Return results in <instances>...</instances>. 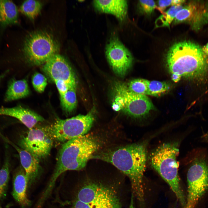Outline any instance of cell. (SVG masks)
I'll list each match as a JSON object with an SVG mask.
<instances>
[{
  "mask_svg": "<svg viewBox=\"0 0 208 208\" xmlns=\"http://www.w3.org/2000/svg\"><path fill=\"white\" fill-rule=\"evenodd\" d=\"M145 142L129 144L94 154L91 159L111 164L129 178L132 193L141 204L144 200L143 183L147 149Z\"/></svg>",
  "mask_w": 208,
  "mask_h": 208,
  "instance_id": "1",
  "label": "cell"
},
{
  "mask_svg": "<svg viewBox=\"0 0 208 208\" xmlns=\"http://www.w3.org/2000/svg\"><path fill=\"white\" fill-rule=\"evenodd\" d=\"M170 72L190 80L203 82L208 77V58L198 44L190 41L177 43L166 57Z\"/></svg>",
  "mask_w": 208,
  "mask_h": 208,
  "instance_id": "2",
  "label": "cell"
},
{
  "mask_svg": "<svg viewBox=\"0 0 208 208\" xmlns=\"http://www.w3.org/2000/svg\"><path fill=\"white\" fill-rule=\"evenodd\" d=\"M100 146L98 139L88 134L64 142L59 151L55 168L44 189L45 192L51 193L56 180L64 172L84 168Z\"/></svg>",
  "mask_w": 208,
  "mask_h": 208,
  "instance_id": "3",
  "label": "cell"
},
{
  "mask_svg": "<svg viewBox=\"0 0 208 208\" xmlns=\"http://www.w3.org/2000/svg\"><path fill=\"white\" fill-rule=\"evenodd\" d=\"M179 153L177 142L163 144L151 153V164L153 168L168 184L183 207L186 198L181 186L178 175Z\"/></svg>",
  "mask_w": 208,
  "mask_h": 208,
  "instance_id": "4",
  "label": "cell"
},
{
  "mask_svg": "<svg viewBox=\"0 0 208 208\" xmlns=\"http://www.w3.org/2000/svg\"><path fill=\"white\" fill-rule=\"evenodd\" d=\"M187 174V196L183 208H195L208 190V160L196 150Z\"/></svg>",
  "mask_w": 208,
  "mask_h": 208,
  "instance_id": "5",
  "label": "cell"
},
{
  "mask_svg": "<svg viewBox=\"0 0 208 208\" xmlns=\"http://www.w3.org/2000/svg\"><path fill=\"white\" fill-rule=\"evenodd\" d=\"M59 50L58 42L51 35L45 31H37L25 37L22 52L28 62L38 65L44 64Z\"/></svg>",
  "mask_w": 208,
  "mask_h": 208,
  "instance_id": "6",
  "label": "cell"
},
{
  "mask_svg": "<svg viewBox=\"0 0 208 208\" xmlns=\"http://www.w3.org/2000/svg\"><path fill=\"white\" fill-rule=\"evenodd\" d=\"M94 110L92 108L86 115H79L65 119H58L53 124L45 128L53 141L64 143L86 135L94 122Z\"/></svg>",
  "mask_w": 208,
  "mask_h": 208,
  "instance_id": "7",
  "label": "cell"
},
{
  "mask_svg": "<svg viewBox=\"0 0 208 208\" xmlns=\"http://www.w3.org/2000/svg\"><path fill=\"white\" fill-rule=\"evenodd\" d=\"M114 92L115 97L112 107L115 111L122 110L130 116L141 118L155 109L152 102L146 95L132 93L125 83H116Z\"/></svg>",
  "mask_w": 208,
  "mask_h": 208,
  "instance_id": "8",
  "label": "cell"
},
{
  "mask_svg": "<svg viewBox=\"0 0 208 208\" xmlns=\"http://www.w3.org/2000/svg\"><path fill=\"white\" fill-rule=\"evenodd\" d=\"M53 142L45 127H34L21 138L18 145L40 160L49 155Z\"/></svg>",
  "mask_w": 208,
  "mask_h": 208,
  "instance_id": "9",
  "label": "cell"
},
{
  "mask_svg": "<svg viewBox=\"0 0 208 208\" xmlns=\"http://www.w3.org/2000/svg\"><path fill=\"white\" fill-rule=\"evenodd\" d=\"M105 53L114 72L124 76L132 66L133 57L131 53L118 37H112L106 45Z\"/></svg>",
  "mask_w": 208,
  "mask_h": 208,
  "instance_id": "10",
  "label": "cell"
},
{
  "mask_svg": "<svg viewBox=\"0 0 208 208\" xmlns=\"http://www.w3.org/2000/svg\"><path fill=\"white\" fill-rule=\"evenodd\" d=\"M42 70L48 77L54 82L61 80L69 88L76 87V82L73 70L67 60L58 53L52 56L44 64Z\"/></svg>",
  "mask_w": 208,
  "mask_h": 208,
  "instance_id": "11",
  "label": "cell"
},
{
  "mask_svg": "<svg viewBox=\"0 0 208 208\" xmlns=\"http://www.w3.org/2000/svg\"><path fill=\"white\" fill-rule=\"evenodd\" d=\"M208 22V11L203 2L191 1L178 12L174 23L187 22L194 29L197 30Z\"/></svg>",
  "mask_w": 208,
  "mask_h": 208,
  "instance_id": "12",
  "label": "cell"
},
{
  "mask_svg": "<svg viewBox=\"0 0 208 208\" xmlns=\"http://www.w3.org/2000/svg\"><path fill=\"white\" fill-rule=\"evenodd\" d=\"M0 136L13 146L18 153L21 166L24 170L28 182V187L34 184L40 172V159L26 150L18 146L2 134Z\"/></svg>",
  "mask_w": 208,
  "mask_h": 208,
  "instance_id": "13",
  "label": "cell"
},
{
  "mask_svg": "<svg viewBox=\"0 0 208 208\" xmlns=\"http://www.w3.org/2000/svg\"><path fill=\"white\" fill-rule=\"evenodd\" d=\"M0 115L8 116L15 118L29 129L38 122L44 120V118L35 112L20 106L12 107H0Z\"/></svg>",
  "mask_w": 208,
  "mask_h": 208,
  "instance_id": "14",
  "label": "cell"
},
{
  "mask_svg": "<svg viewBox=\"0 0 208 208\" xmlns=\"http://www.w3.org/2000/svg\"><path fill=\"white\" fill-rule=\"evenodd\" d=\"M12 196L22 208H27L31 205L27 190L28 182L24 170L21 166L15 171L13 175Z\"/></svg>",
  "mask_w": 208,
  "mask_h": 208,
  "instance_id": "15",
  "label": "cell"
},
{
  "mask_svg": "<svg viewBox=\"0 0 208 208\" xmlns=\"http://www.w3.org/2000/svg\"><path fill=\"white\" fill-rule=\"evenodd\" d=\"M111 188L100 183L88 182L80 188L74 199L86 203H91L105 194Z\"/></svg>",
  "mask_w": 208,
  "mask_h": 208,
  "instance_id": "16",
  "label": "cell"
},
{
  "mask_svg": "<svg viewBox=\"0 0 208 208\" xmlns=\"http://www.w3.org/2000/svg\"><path fill=\"white\" fill-rule=\"evenodd\" d=\"M93 4L98 11L112 14L121 21H124L127 17L126 0H94Z\"/></svg>",
  "mask_w": 208,
  "mask_h": 208,
  "instance_id": "17",
  "label": "cell"
},
{
  "mask_svg": "<svg viewBox=\"0 0 208 208\" xmlns=\"http://www.w3.org/2000/svg\"><path fill=\"white\" fill-rule=\"evenodd\" d=\"M18 11L16 5L9 0H0V25L3 28L17 24Z\"/></svg>",
  "mask_w": 208,
  "mask_h": 208,
  "instance_id": "18",
  "label": "cell"
},
{
  "mask_svg": "<svg viewBox=\"0 0 208 208\" xmlns=\"http://www.w3.org/2000/svg\"><path fill=\"white\" fill-rule=\"evenodd\" d=\"M29 90L27 81L25 79H11L8 84L5 96V101L10 102L27 96Z\"/></svg>",
  "mask_w": 208,
  "mask_h": 208,
  "instance_id": "19",
  "label": "cell"
},
{
  "mask_svg": "<svg viewBox=\"0 0 208 208\" xmlns=\"http://www.w3.org/2000/svg\"><path fill=\"white\" fill-rule=\"evenodd\" d=\"M76 87H74L69 88L63 96L60 97L63 109L67 114L72 112L76 107Z\"/></svg>",
  "mask_w": 208,
  "mask_h": 208,
  "instance_id": "20",
  "label": "cell"
},
{
  "mask_svg": "<svg viewBox=\"0 0 208 208\" xmlns=\"http://www.w3.org/2000/svg\"><path fill=\"white\" fill-rule=\"evenodd\" d=\"M42 3L36 0H26L22 3L20 7L22 13L31 20L34 19L40 12Z\"/></svg>",
  "mask_w": 208,
  "mask_h": 208,
  "instance_id": "21",
  "label": "cell"
},
{
  "mask_svg": "<svg viewBox=\"0 0 208 208\" xmlns=\"http://www.w3.org/2000/svg\"><path fill=\"white\" fill-rule=\"evenodd\" d=\"M147 95L159 96L169 91L170 85L166 82L153 80L147 81Z\"/></svg>",
  "mask_w": 208,
  "mask_h": 208,
  "instance_id": "22",
  "label": "cell"
},
{
  "mask_svg": "<svg viewBox=\"0 0 208 208\" xmlns=\"http://www.w3.org/2000/svg\"><path fill=\"white\" fill-rule=\"evenodd\" d=\"M10 162L7 155L0 169V201L5 196L10 177Z\"/></svg>",
  "mask_w": 208,
  "mask_h": 208,
  "instance_id": "23",
  "label": "cell"
},
{
  "mask_svg": "<svg viewBox=\"0 0 208 208\" xmlns=\"http://www.w3.org/2000/svg\"><path fill=\"white\" fill-rule=\"evenodd\" d=\"M183 7L182 5L172 6L156 20L155 22L156 27L169 26L174 19L177 13Z\"/></svg>",
  "mask_w": 208,
  "mask_h": 208,
  "instance_id": "24",
  "label": "cell"
},
{
  "mask_svg": "<svg viewBox=\"0 0 208 208\" xmlns=\"http://www.w3.org/2000/svg\"><path fill=\"white\" fill-rule=\"evenodd\" d=\"M147 81L144 79H135L130 81L127 85L128 89L132 93L146 95L147 93Z\"/></svg>",
  "mask_w": 208,
  "mask_h": 208,
  "instance_id": "25",
  "label": "cell"
},
{
  "mask_svg": "<svg viewBox=\"0 0 208 208\" xmlns=\"http://www.w3.org/2000/svg\"><path fill=\"white\" fill-rule=\"evenodd\" d=\"M95 208H121V203L115 190L113 189Z\"/></svg>",
  "mask_w": 208,
  "mask_h": 208,
  "instance_id": "26",
  "label": "cell"
},
{
  "mask_svg": "<svg viewBox=\"0 0 208 208\" xmlns=\"http://www.w3.org/2000/svg\"><path fill=\"white\" fill-rule=\"evenodd\" d=\"M33 87L38 92H43L47 85V79L42 74L36 73L33 75L32 79Z\"/></svg>",
  "mask_w": 208,
  "mask_h": 208,
  "instance_id": "27",
  "label": "cell"
},
{
  "mask_svg": "<svg viewBox=\"0 0 208 208\" xmlns=\"http://www.w3.org/2000/svg\"><path fill=\"white\" fill-rule=\"evenodd\" d=\"M104 198V196H102L90 203H85L76 199H74L72 202L66 201L65 203L70 205L71 206L69 207H66L65 208H95L103 201Z\"/></svg>",
  "mask_w": 208,
  "mask_h": 208,
  "instance_id": "28",
  "label": "cell"
},
{
  "mask_svg": "<svg viewBox=\"0 0 208 208\" xmlns=\"http://www.w3.org/2000/svg\"><path fill=\"white\" fill-rule=\"evenodd\" d=\"M138 5L140 12L147 15L151 14L156 8L155 2L153 0H140Z\"/></svg>",
  "mask_w": 208,
  "mask_h": 208,
  "instance_id": "29",
  "label": "cell"
},
{
  "mask_svg": "<svg viewBox=\"0 0 208 208\" xmlns=\"http://www.w3.org/2000/svg\"><path fill=\"white\" fill-rule=\"evenodd\" d=\"M59 93L60 97L63 96L70 88L64 81L58 80L54 82Z\"/></svg>",
  "mask_w": 208,
  "mask_h": 208,
  "instance_id": "30",
  "label": "cell"
},
{
  "mask_svg": "<svg viewBox=\"0 0 208 208\" xmlns=\"http://www.w3.org/2000/svg\"><path fill=\"white\" fill-rule=\"evenodd\" d=\"M172 0H159L158 1L159 7L157 8L162 14L164 13V10L167 7L172 5Z\"/></svg>",
  "mask_w": 208,
  "mask_h": 208,
  "instance_id": "31",
  "label": "cell"
},
{
  "mask_svg": "<svg viewBox=\"0 0 208 208\" xmlns=\"http://www.w3.org/2000/svg\"><path fill=\"white\" fill-rule=\"evenodd\" d=\"M181 77L180 75L176 73H172L171 75L172 80L175 83L179 82Z\"/></svg>",
  "mask_w": 208,
  "mask_h": 208,
  "instance_id": "32",
  "label": "cell"
},
{
  "mask_svg": "<svg viewBox=\"0 0 208 208\" xmlns=\"http://www.w3.org/2000/svg\"><path fill=\"white\" fill-rule=\"evenodd\" d=\"M185 0H174L172 1V5H181L184 3L185 2Z\"/></svg>",
  "mask_w": 208,
  "mask_h": 208,
  "instance_id": "33",
  "label": "cell"
},
{
  "mask_svg": "<svg viewBox=\"0 0 208 208\" xmlns=\"http://www.w3.org/2000/svg\"><path fill=\"white\" fill-rule=\"evenodd\" d=\"M203 51L205 54L208 56V42L202 48Z\"/></svg>",
  "mask_w": 208,
  "mask_h": 208,
  "instance_id": "34",
  "label": "cell"
},
{
  "mask_svg": "<svg viewBox=\"0 0 208 208\" xmlns=\"http://www.w3.org/2000/svg\"><path fill=\"white\" fill-rule=\"evenodd\" d=\"M134 197V196L133 194L132 193V196H131V201H130V204L129 205V208H135L134 206V202H133Z\"/></svg>",
  "mask_w": 208,
  "mask_h": 208,
  "instance_id": "35",
  "label": "cell"
},
{
  "mask_svg": "<svg viewBox=\"0 0 208 208\" xmlns=\"http://www.w3.org/2000/svg\"><path fill=\"white\" fill-rule=\"evenodd\" d=\"M7 71L5 72V73L0 75V81L5 77L6 74H7Z\"/></svg>",
  "mask_w": 208,
  "mask_h": 208,
  "instance_id": "36",
  "label": "cell"
},
{
  "mask_svg": "<svg viewBox=\"0 0 208 208\" xmlns=\"http://www.w3.org/2000/svg\"><path fill=\"white\" fill-rule=\"evenodd\" d=\"M208 136V131H207V132L205 134L203 135V137H206V136Z\"/></svg>",
  "mask_w": 208,
  "mask_h": 208,
  "instance_id": "37",
  "label": "cell"
},
{
  "mask_svg": "<svg viewBox=\"0 0 208 208\" xmlns=\"http://www.w3.org/2000/svg\"><path fill=\"white\" fill-rule=\"evenodd\" d=\"M205 139H206L207 141H208V136L205 137Z\"/></svg>",
  "mask_w": 208,
  "mask_h": 208,
  "instance_id": "38",
  "label": "cell"
},
{
  "mask_svg": "<svg viewBox=\"0 0 208 208\" xmlns=\"http://www.w3.org/2000/svg\"><path fill=\"white\" fill-rule=\"evenodd\" d=\"M0 208H9V207H6L5 208H4V207H2L1 206H0Z\"/></svg>",
  "mask_w": 208,
  "mask_h": 208,
  "instance_id": "39",
  "label": "cell"
}]
</instances>
